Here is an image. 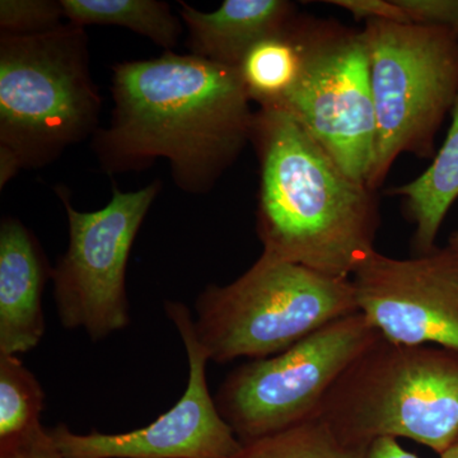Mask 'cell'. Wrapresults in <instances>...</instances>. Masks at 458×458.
Returning <instances> with one entry per match:
<instances>
[{"label":"cell","instance_id":"obj_14","mask_svg":"<svg viewBox=\"0 0 458 458\" xmlns=\"http://www.w3.org/2000/svg\"><path fill=\"white\" fill-rule=\"evenodd\" d=\"M405 199L406 212L415 225V254H429L451 205L458 199V95L452 108L447 138L426 172L406 185L390 190Z\"/></svg>","mask_w":458,"mask_h":458},{"label":"cell","instance_id":"obj_18","mask_svg":"<svg viewBox=\"0 0 458 458\" xmlns=\"http://www.w3.org/2000/svg\"><path fill=\"white\" fill-rule=\"evenodd\" d=\"M45 391L18 355L0 354V442L41 426Z\"/></svg>","mask_w":458,"mask_h":458},{"label":"cell","instance_id":"obj_11","mask_svg":"<svg viewBox=\"0 0 458 458\" xmlns=\"http://www.w3.org/2000/svg\"><path fill=\"white\" fill-rule=\"evenodd\" d=\"M352 282L358 310L384 339L458 352V255L451 246L411 259L376 250Z\"/></svg>","mask_w":458,"mask_h":458},{"label":"cell","instance_id":"obj_13","mask_svg":"<svg viewBox=\"0 0 458 458\" xmlns=\"http://www.w3.org/2000/svg\"><path fill=\"white\" fill-rule=\"evenodd\" d=\"M179 3L190 54L233 68L255 44L297 16L285 0H225L209 13Z\"/></svg>","mask_w":458,"mask_h":458},{"label":"cell","instance_id":"obj_10","mask_svg":"<svg viewBox=\"0 0 458 458\" xmlns=\"http://www.w3.org/2000/svg\"><path fill=\"white\" fill-rule=\"evenodd\" d=\"M165 310L188 354L185 393L153 423L131 432L77 434L59 424L50 436L63 458H227L240 448L208 387L209 357L195 334L194 316L174 301L165 302Z\"/></svg>","mask_w":458,"mask_h":458},{"label":"cell","instance_id":"obj_6","mask_svg":"<svg viewBox=\"0 0 458 458\" xmlns=\"http://www.w3.org/2000/svg\"><path fill=\"white\" fill-rule=\"evenodd\" d=\"M369 56L377 144L369 188L403 153L434 155V140L458 95V31L373 20L361 32Z\"/></svg>","mask_w":458,"mask_h":458},{"label":"cell","instance_id":"obj_25","mask_svg":"<svg viewBox=\"0 0 458 458\" xmlns=\"http://www.w3.org/2000/svg\"><path fill=\"white\" fill-rule=\"evenodd\" d=\"M448 246H451L452 249L454 250V252L458 255V231L454 232L450 238V242H448Z\"/></svg>","mask_w":458,"mask_h":458},{"label":"cell","instance_id":"obj_2","mask_svg":"<svg viewBox=\"0 0 458 458\" xmlns=\"http://www.w3.org/2000/svg\"><path fill=\"white\" fill-rule=\"evenodd\" d=\"M260 167L258 234L264 254L351 279L375 249V190L352 180L300 123L279 107L255 111Z\"/></svg>","mask_w":458,"mask_h":458},{"label":"cell","instance_id":"obj_5","mask_svg":"<svg viewBox=\"0 0 458 458\" xmlns=\"http://www.w3.org/2000/svg\"><path fill=\"white\" fill-rule=\"evenodd\" d=\"M195 334L218 364L265 360L331 322L360 312L351 279L260 258L227 285H208L195 303Z\"/></svg>","mask_w":458,"mask_h":458},{"label":"cell","instance_id":"obj_9","mask_svg":"<svg viewBox=\"0 0 458 458\" xmlns=\"http://www.w3.org/2000/svg\"><path fill=\"white\" fill-rule=\"evenodd\" d=\"M276 107L291 114L348 176L369 188L377 122L361 32L307 20L300 77Z\"/></svg>","mask_w":458,"mask_h":458},{"label":"cell","instance_id":"obj_12","mask_svg":"<svg viewBox=\"0 0 458 458\" xmlns=\"http://www.w3.org/2000/svg\"><path fill=\"white\" fill-rule=\"evenodd\" d=\"M53 267L35 234L14 216L0 223V354L20 355L45 334L42 294Z\"/></svg>","mask_w":458,"mask_h":458},{"label":"cell","instance_id":"obj_26","mask_svg":"<svg viewBox=\"0 0 458 458\" xmlns=\"http://www.w3.org/2000/svg\"><path fill=\"white\" fill-rule=\"evenodd\" d=\"M457 442H458V441H457ZM457 442H456V443H457Z\"/></svg>","mask_w":458,"mask_h":458},{"label":"cell","instance_id":"obj_3","mask_svg":"<svg viewBox=\"0 0 458 458\" xmlns=\"http://www.w3.org/2000/svg\"><path fill=\"white\" fill-rule=\"evenodd\" d=\"M101 110L84 27L0 33V188L95 137Z\"/></svg>","mask_w":458,"mask_h":458},{"label":"cell","instance_id":"obj_17","mask_svg":"<svg viewBox=\"0 0 458 458\" xmlns=\"http://www.w3.org/2000/svg\"><path fill=\"white\" fill-rule=\"evenodd\" d=\"M367 448L345 445L327 424L315 419L282 432L241 442L240 448L227 458H363Z\"/></svg>","mask_w":458,"mask_h":458},{"label":"cell","instance_id":"obj_22","mask_svg":"<svg viewBox=\"0 0 458 458\" xmlns=\"http://www.w3.org/2000/svg\"><path fill=\"white\" fill-rule=\"evenodd\" d=\"M325 3L345 9L355 20L411 23L394 0H328Z\"/></svg>","mask_w":458,"mask_h":458},{"label":"cell","instance_id":"obj_15","mask_svg":"<svg viewBox=\"0 0 458 458\" xmlns=\"http://www.w3.org/2000/svg\"><path fill=\"white\" fill-rule=\"evenodd\" d=\"M307 18L295 16L251 47L238 65L250 101L276 107L297 82L302 69Z\"/></svg>","mask_w":458,"mask_h":458},{"label":"cell","instance_id":"obj_8","mask_svg":"<svg viewBox=\"0 0 458 458\" xmlns=\"http://www.w3.org/2000/svg\"><path fill=\"white\" fill-rule=\"evenodd\" d=\"M161 190V180L137 191L114 188L104 208L80 212L66 189L56 188L69 232L68 249L53 271L54 301L63 327L82 328L93 342H99L131 325L129 258Z\"/></svg>","mask_w":458,"mask_h":458},{"label":"cell","instance_id":"obj_24","mask_svg":"<svg viewBox=\"0 0 458 458\" xmlns=\"http://www.w3.org/2000/svg\"><path fill=\"white\" fill-rule=\"evenodd\" d=\"M439 456H441V458H458V442L454 443V445H451L448 450L443 452Z\"/></svg>","mask_w":458,"mask_h":458},{"label":"cell","instance_id":"obj_16","mask_svg":"<svg viewBox=\"0 0 458 458\" xmlns=\"http://www.w3.org/2000/svg\"><path fill=\"white\" fill-rule=\"evenodd\" d=\"M68 22L82 26H114L138 33L174 51L183 32L181 17L159 0H60Z\"/></svg>","mask_w":458,"mask_h":458},{"label":"cell","instance_id":"obj_21","mask_svg":"<svg viewBox=\"0 0 458 458\" xmlns=\"http://www.w3.org/2000/svg\"><path fill=\"white\" fill-rule=\"evenodd\" d=\"M0 458H63L50 430L38 426L22 436L0 442Z\"/></svg>","mask_w":458,"mask_h":458},{"label":"cell","instance_id":"obj_19","mask_svg":"<svg viewBox=\"0 0 458 458\" xmlns=\"http://www.w3.org/2000/svg\"><path fill=\"white\" fill-rule=\"evenodd\" d=\"M60 0H2L0 30L7 35H36L62 26Z\"/></svg>","mask_w":458,"mask_h":458},{"label":"cell","instance_id":"obj_20","mask_svg":"<svg viewBox=\"0 0 458 458\" xmlns=\"http://www.w3.org/2000/svg\"><path fill=\"white\" fill-rule=\"evenodd\" d=\"M411 23L458 31V0H394Z\"/></svg>","mask_w":458,"mask_h":458},{"label":"cell","instance_id":"obj_7","mask_svg":"<svg viewBox=\"0 0 458 458\" xmlns=\"http://www.w3.org/2000/svg\"><path fill=\"white\" fill-rule=\"evenodd\" d=\"M378 333L352 313L274 357L232 370L216 391V408L241 442L315 420L322 401Z\"/></svg>","mask_w":458,"mask_h":458},{"label":"cell","instance_id":"obj_4","mask_svg":"<svg viewBox=\"0 0 458 458\" xmlns=\"http://www.w3.org/2000/svg\"><path fill=\"white\" fill-rule=\"evenodd\" d=\"M316 419L351 447L406 438L442 454L458 441V352L379 336L340 376Z\"/></svg>","mask_w":458,"mask_h":458},{"label":"cell","instance_id":"obj_1","mask_svg":"<svg viewBox=\"0 0 458 458\" xmlns=\"http://www.w3.org/2000/svg\"><path fill=\"white\" fill-rule=\"evenodd\" d=\"M114 108L92 138L107 174L170 165L186 194L212 191L251 140L255 111L233 66L165 51L113 66Z\"/></svg>","mask_w":458,"mask_h":458},{"label":"cell","instance_id":"obj_23","mask_svg":"<svg viewBox=\"0 0 458 458\" xmlns=\"http://www.w3.org/2000/svg\"><path fill=\"white\" fill-rule=\"evenodd\" d=\"M363 458H419L405 448L401 447L397 439L381 438L377 439L369 445L364 454Z\"/></svg>","mask_w":458,"mask_h":458}]
</instances>
